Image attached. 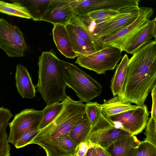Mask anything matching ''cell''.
I'll return each instance as SVG.
<instances>
[{"instance_id":"cell-16","label":"cell","mask_w":156,"mask_h":156,"mask_svg":"<svg viewBox=\"0 0 156 156\" xmlns=\"http://www.w3.org/2000/svg\"><path fill=\"white\" fill-rule=\"evenodd\" d=\"M54 42L58 50L66 58H74L78 55L74 51L65 26L54 25L52 30Z\"/></svg>"},{"instance_id":"cell-27","label":"cell","mask_w":156,"mask_h":156,"mask_svg":"<svg viewBox=\"0 0 156 156\" xmlns=\"http://www.w3.org/2000/svg\"><path fill=\"white\" fill-rule=\"evenodd\" d=\"M57 144L62 150L71 156H75L77 146L73 142L68 135H63L59 136Z\"/></svg>"},{"instance_id":"cell-30","label":"cell","mask_w":156,"mask_h":156,"mask_svg":"<svg viewBox=\"0 0 156 156\" xmlns=\"http://www.w3.org/2000/svg\"><path fill=\"white\" fill-rule=\"evenodd\" d=\"M38 128L29 130L23 133L14 144L17 149L22 148L30 144L31 141L39 132Z\"/></svg>"},{"instance_id":"cell-13","label":"cell","mask_w":156,"mask_h":156,"mask_svg":"<svg viewBox=\"0 0 156 156\" xmlns=\"http://www.w3.org/2000/svg\"><path fill=\"white\" fill-rule=\"evenodd\" d=\"M71 0H51L41 20L54 25L65 26L74 15L70 5Z\"/></svg>"},{"instance_id":"cell-29","label":"cell","mask_w":156,"mask_h":156,"mask_svg":"<svg viewBox=\"0 0 156 156\" xmlns=\"http://www.w3.org/2000/svg\"><path fill=\"white\" fill-rule=\"evenodd\" d=\"M85 105L86 115L91 127L98 120L100 111L97 102L90 101L86 103Z\"/></svg>"},{"instance_id":"cell-35","label":"cell","mask_w":156,"mask_h":156,"mask_svg":"<svg viewBox=\"0 0 156 156\" xmlns=\"http://www.w3.org/2000/svg\"><path fill=\"white\" fill-rule=\"evenodd\" d=\"M86 156H96L94 147H91L88 150Z\"/></svg>"},{"instance_id":"cell-33","label":"cell","mask_w":156,"mask_h":156,"mask_svg":"<svg viewBox=\"0 0 156 156\" xmlns=\"http://www.w3.org/2000/svg\"><path fill=\"white\" fill-rule=\"evenodd\" d=\"M152 98V105L151 113V117L155 119L156 118V86L153 88L151 91Z\"/></svg>"},{"instance_id":"cell-31","label":"cell","mask_w":156,"mask_h":156,"mask_svg":"<svg viewBox=\"0 0 156 156\" xmlns=\"http://www.w3.org/2000/svg\"><path fill=\"white\" fill-rule=\"evenodd\" d=\"M134 156H156V147L144 140L140 141Z\"/></svg>"},{"instance_id":"cell-2","label":"cell","mask_w":156,"mask_h":156,"mask_svg":"<svg viewBox=\"0 0 156 156\" xmlns=\"http://www.w3.org/2000/svg\"><path fill=\"white\" fill-rule=\"evenodd\" d=\"M86 112L85 104L80 101H74L67 96L62 109L57 116L48 125L40 130L30 144H37L45 151L47 156H71L57 145L60 136L69 135L75 124Z\"/></svg>"},{"instance_id":"cell-36","label":"cell","mask_w":156,"mask_h":156,"mask_svg":"<svg viewBox=\"0 0 156 156\" xmlns=\"http://www.w3.org/2000/svg\"><path fill=\"white\" fill-rule=\"evenodd\" d=\"M84 156H86V155H84Z\"/></svg>"},{"instance_id":"cell-14","label":"cell","mask_w":156,"mask_h":156,"mask_svg":"<svg viewBox=\"0 0 156 156\" xmlns=\"http://www.w3.org/2000/svg\"><path fill=\"white\" fill-rule=\"evenodd\" d=\"M140 142L135 136L129 134L116 140L106 150L112 156H134Z\"/></svg>"},{"instance_id":"cell-24","label":"cell","mask_w":156,"mask_h":156,"mask_svg":"<svg viewBox=\"0 0 156 156\" xmlns=\"http://www.w3.org/2000/svg\"><path fill=\"white\" fill-rule=\"evenodd\" d=\"M64 100L61 102H55L47 105L42 111V117L38 127L41 130L51 123L61 111Z\"/></svg>"},{"instance_id":"cell-17","label":"cell","mask_w":156,"mask_h":156,"mask_svg":"<svg viewBox=\"0 0 156 156\" xmlns=\"http://www.w3.org/2000/svg\"><path fill=\"white\" fill-rule=\"evenodd\" d=\"M98 106L100 112L107 118L134 109L137 106L122 100L118 95L108 100H104L101 104L98 103Z\"/></svg>"},{"instance_id":"cell-6","label":"cell","mask_w":156,"mask_h":156,"mask_svg":"<svg viewBox=\"0 0 156 156\" xmlns=\"http://www.w3.org/2000/svg\"><path fill=\"white\" fill-rule=\"evenodd\" d=\"M122 52L117 48L107 46L87 55L78 56L75 63L98 74H104L114 69L122 58Z\"/></svg>"},{"instance_id":"cell-3","label":"cell","mask_w":156,"mask_h":156,"mask_svg":"<svg viewBox=\"0 0 156 156\" xmlns=\"http://www.w3.org/2000/svg\"><path fill=\"white\" fill-rule=\"evenodd\" d=\"M60 60L51 51L43 52L39 57L38 79L36 87L47 105L63 101L67 96Z\"/></svg>"},{"instance_id":"cell-28","label":"cell","mask_w":156,"mask_h":156,"mask_svg":"<svg viewBox=\"0 0 156 156\" xmlns=\"http://www.w3.org/2000/svg\"><path fill=\"white\" fill-rule=\"evenodd\" d=\"M144 133L146 136L144 141L156 147V120L150 117L148 120Z\"/></svg>"},{"instance_id":"cell-10","label":"cell","mask_w":156,"mask_h":156,"mask_svg":"<svg viewBox=\"0 0 156 156\" xmlns=\"http://www.w3.org/2000/svg\"><path fill=\"white\" fill-rule=\"evenodd\" d=\"M139 0H76L73 6L78 15H87L96 10L111 9L120 12L129 11L138 8Z\"/></svg>"},{"instance_id":"cell-34","label":"cell","mask_w":156,"mask_h":156,"mask_svg":"<svg viewBox=\"0 0 156 156\" xmlns=\"http://www.w3.org/2000/svg\"><path fill=\"white\" fill-rule=\"evenodd\" d=\"M96 156H112L106 149L98 147H94Z\"/></svg>"},{"instance_id":"cell-25","label":"cell","mask_w":156,"mask_h":156,"mask_svg":"<svg viewBox=\"0 0 156 156\" xmlns=\"http://www.w3.org/2000/svg\"><path fill=\"white\" fill-rule=\"evenodd\" d=\"M13 2V3H9L0 1V12L21 18H31L26 8L18 3Z\"/></svg>"},{"instance_id":"cell-9","label":"cell","mask_w":156,"mask_h":156,"mask_svg":"<svg viewBox=\"0 0 156 156\" xmlns=\"http://www.w3.org/2000/svg\"><path fill=\"white\" fill-rule=\"evenodd\" d=\"M0 48L9 57L23 56L27 46L23 34L18 27L0 18Z\"/></svg>"},{"instance_id":"cell-15","label":"cell","mask_w":156,"mask_h":156,"mask_svg":"<svg viewBox=\"0 0 156 156\" xmlns=\"http://www.w3.org/2000/svg\"><path fill=\"white\" fill-rule=\"evenodd\" d=\"M15 79L17 90L21 97L30 99L35 97V87L26 67L20 64L17 65Z\"/></svg>"},{"instance_id":"cell-1","label":"cell","mask_w":156,"mask_h":156,"mask_svg":"<svg viewBox=\"0 0 156 156\" xmlns=\"http://www.w3.org/2000/svg\"><path fill=\"white\" fill-rule=\"evenodd\" d=\"M132 55L123 92L119 96L123 100L143 106L156 86V40L144 44Z\"/></svg>"},{"instance_id":"cell-11","label":"cell","mask_w":156,"mask_h":156,"mask_svg":"<svg viewBox=\"0 0 156 156\" xmlns=\"http://www.w3.org/2000/svg\"><path fill=\"white\" fill-rule=\"evenodd\" d=\"M42 111L33 108L26 109L16 114L9 123L10 130L8 136L9 143L14 145L26 132L38 128L42 117Z\"/></svg>"},{"instance_id":"cell-32","label":"cell","mask_w":156,"mask_h":156,"mask_svg":"<svg viewBox=\"0 0 156 156\" xmlns=\"http://www.w3.org/2000/svg\"><path fill=\"white\" fill-rule=\"evenodd\" d=\"M92 147H94L85 141L81 142L76 147L75 156H84L88 150Z\"/></svg>"},{"instance_id":"cell-5","label":"cell","mask_w":156,"mask_h":156,"mask_svg":"<svg viewBox=\"0 0 156 156\" xmlns=\"http://www.w3.org/2000/svg\"><path fill=\"white\" fill-rule=\"evenodd\" d=\"M152 8L146 7L131 24L112 34L97 40L102 48L112 46L125 51L146 27L153 14Z\"/></svg>"},{"instance_id":"cell-26","label":"cell","mask_w":156,"mask_h":156,"mask_svg":"<svg viewBox=\"0 0 156 156\" xmlns=\"http://www.w3.org/2000/svg\"><path fill=\"white\" fill-rule=\"evenodd\" d=\"M120 12L118 11L111 9H103L91 12L87 15L95 21L96 25L103 22L106 20L114 17Z\"/></svg>"},{"instance_id":"cell-12","label":"cell","mask_w":156,"mask_h":156,"mask_svg":"<svg viewBox=\"0 0 156 156\" xmlns=\"http://www.w3.org/2000/svg\"><path fill=\"white\" fill-rule=\"evenodd\" d=\"M146 7H139L131 11L118 15L96 25L93 36L97 40L112 34L133 23Z\"/></svg>"},{"instance_id":"cell-37","label":"cell","mask_w":156,"mask_h":156,"mask_svg":"<svg viewBox=\"0 0 156 156\" xmlns=\"http://www.w3.org/2000/svg\"></svg>"},{"instance_id":"cell-22","label":"cell","mask_w":156,"mask_h":156,"mask_svg":"<svg viewBox=\"0 0 156 156\" xmlns=\"http://www.w3.org/2000/svg\"><path fill=\"white\" fill-rule=\"evenodd\" d=\"M18 3L27 8L31 18L34 21H41L51 0H11Z\"/></svg>"},{"instance_id":"cell-20","label":"cell","mask_w":156,"mask_h":156,"mask_svg":"<svg viewBox=\"0 0 156 156\" xmlns=\"http://www.w3.org/2000/svg\"><path fill=\"white\" fill-rule=\"evenodd\" d=\"M156 40V18L150 20L146 27L140 34L133 43L125 51L133 55L142 46L150 42L153 38Z\"/></svg>"},{"instance_id":"cell-23","label":"cell","mask_w":156,"mask_h":156,"mask_svg":"<svg viewBox=\"0 0 156 156\" xmlns=\"http://www.w3.org/2000/svg\"><path fill=\"white\" fill-rule=\"evenodd\" d=\"M65 27L73 50L78 56L87 55L96 51L73 30L69 23Z\"/></svg>"},{"instance_id":"cell-7","label":"cell","mask_w":156,"mask_h":156,"mask_svg":"<svg viewBox=\"0 0 156 156\" xmlns=\"http://www.w3.org/2000/svg\"><path fill=\"white\" fill-rule=\"evenodd\" d=\"M129 134H130L124 130L116 128L100 111L98 119L91 127L85 141L93 147L106 150L116 140Z\"/></svg>"},{"instance_id":"cell-8","label":"cell","mask_w":156,"mask_h":156,"mask_svg":"<svg viewBox=\"0 0 156 156\" xmlns=\"http://www.w3.org/2000/svg\"><path fill=\"white\" fill-rule=\"evenodd\" d=\"M149 115L147 106H138L133 109L110 116L107 118L117 129L135 136L146 127Z\"/></svg>"},{"instance_id":"cell-21","label":"cell","mask_w":156,"mask_h":156,"mask_svg":"<svg viewBox=\"0 0 156 156\" xmlns=\"http://www.w3.org/2000/svg\"><path fill=\"white\" fill-rule=\"evenodd\" d=\"M91 129V126L85 112L83 117L73 126L68 135L74 144L77 146L86 140Z\"/></svg>"},{"instance_id":"cell-4","label":"cell","mask_w":156,"mask_h":156,"mask_svg":"<svg viewBox=\"0 0 156 156\" xmlns=\"http://www.w3.org/2000/svg\"><path fill=\"white\" fill-rule=\"evenodd\" d=\"M60 66L66 86L75 92L80 101L87 103L100 95L101 85L76 65L60 60Z\"/></svg>"},{"instance_id":"cell-19","label":"cell","mask_w":156,"mask_h":156,"mask_svg":"<svg viewBox=\"0 0 156 156\" xmlns=\"http://www.w3.org/2000/svg\"><path fill=\"white\" fill-rule=\"evenodd\" d=\"M13 116L9 110L0 107V156H10L11 147L6 129L9 120Z\"/></svg>"},{"instance_id":"cell-18","label":"cell","mask_w":156,"mask_h":156,"mask_svg":"<svg viewBox=\"0 0 156 156\" xmlns=\"http://www.w3.org/2000/svg\"><path fill=\"white\" fill-rule=\"evenodd\" d=\"M129 58L126 54L117 65L111 81L110 88L113 97L122 93L126 77L127 65Z\"/></svg>"}]
</instances>
